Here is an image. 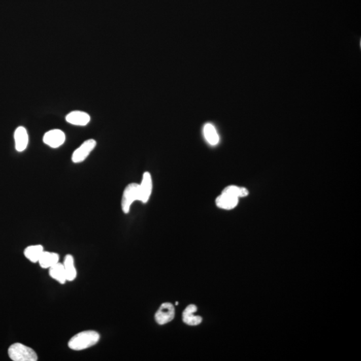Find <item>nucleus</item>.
<instances>
[{"label": "nucleus", "mask_w": 361, "mask_h": 361, "mask_svg": "<svg viewBox=\"0 0 361 361\" xmlns=\"http://www.w3.org/2000/svg\"><path fill=\"white\" fill-rule=\"evenodd\" d=\"M99 340L100 335L96 331H83L72 337L69 342V347L75 350H84L96 345Z\"/></svg>", "instance_id": "nucleus-1"}, {"label": "nucleus", "mask_w": 361, "mask_h": 361, "mask_svg": "<svg viewBox=\"0 0 361 361\" xmlns=\"http://www.w3.org/2000/svg\"><path fill=\"white\" fill-rule=\"evenodd\" d=\"M8 354L14 361H37L38 356L35 350L21 343H15L9 348Z\"/></svg>", "instance_id": "nucleus-2"}, {"label": "nucleus", "mask_w": 361, "mask_h": 361, "mask_svg": "<svg viewBox=\"0 0 361 361\" xmlns=\"http://www.w3.org/2000/svg\"><path fill=\"white\" fill-rule=\"evenodd\" d=\"M139 184L130 183L125 187L122 194L121 207L124 214H128L130 206L135 201H139Z\"/></svg>", "instance_id": "nucleus-3"}, {"label": "nucleus", "mask_w": 361, "mask_h": 361, "mask_svg": "<svg viewBox=\"0 0 361 361\" xmlns=\"http://www.w3.org/2000/svg\"><path fill=\"white\" fill-rule=\"evenodd\" d=\"M96 146V141L94 139H88L84 141L79 148L74 151L72 155V160L75 163H80L85 160L90 153Z\"/></svg>", "instance_id": "nucleus-4"}, {"label": "nucleus", "mask_w": 361, "mask_h": 361, "mask_svg": "<svg viewBox=\"0 0 361 361\" xmlns=\"http://www.w3.org/2000/svg\"><path fill=\"white\" fill-rule=\"evenodd\" d=\"M66 141V135L60 129L50 130L46 132L43 137L44 144L53 149L62 146Z\"/></svg>", "instance_id": "nucleus-5"}, {"label": "nucleus", "mask_w": 361, "mask_h": 361, "mask_svg": "<svg viewBox=\"0 0 361 361\" xmlns=\"http://www.w3.org/2000/svg\"><path fill=\"white\" fill-rule=\"evenodd\" d=\"M175 317L174 306L171 303H163L156 312V322L160 325L168 324L172 322Z\"/></svg>", "instance_id": "nucleus-6"}, {"label": "nucleus", "mask_w": 361, "mask_h": 361, "mask_svg": "<svg viewBox=\"0 0 361 361\" xmlns=\"http://www.w3.org/2000/svg\"><path fill=\"white\" fill-rule=\"evenodd\" d=\"M153 190V181L149 172H145L143 175L141 184H139V200L140 202L147 203L149 200Z\"/></svg>", "instance_id": "nucleus-7"}, {"label": "nucleus", "mask_w": 361, "mask_h": 361, "mask_svg": "<svg viewBox=\"0 0 361 361\" xmlns=\"http://www.w3.org/2000/svg\"><path fill=\"white\" fill-rule=\"evenodd\" d=\"M15 146L17 151L22 152L26 149L29 143V136L26 128L18 126L14 133Z\"/></svg>", "instance_id": "nucleus-8"}, {"label": "nucleus", "mask_w": 361, "mask_h": 361, "mask_svg": "<svg viewBox=\"0 0 361 361\" xmlns=\"http://www.w3.org/2000/svg\"><path fill=\"white\" fill-rule=\"evenodd\" d=\"M66 120L69 123L77 126H86L89 123L90 115L85 112L75 111L68 114Z\"/></svg>", "instance_id": "nucleus-9"}, {"label": "nucleus", "mask_w": 361, "mask_h": 361, "mask_svg": "<svg viewBox=\"0 0 361 361\" xmlns=\"http://www.w3.org/2000/svg\"><path fill=\"white\" fill-rule=\"evenodd\" d=\"M198 308L195 305H190L185 308L183 312V321L189 326H198L202 323V318L200 316L195 315Z\"/></svg>", "instance_id": "nucleus-10"}, {"label": "nucleus", "mask_w": 361, "mask_h": 361, "mask_svg": "<svg viewBox=\"0 0 361 361\" xmlns=\"http://www.w3.org/2000/svg\"><path fill=\"white\" fill-rule=\"evenodd\" d=\"M239 198L227 194L221 193L215 200V204L219 208L225 210H231L235 208L238 204Z\"/></svg>", "instance_id": "nucleus-11"}, {"label": "nucleus", "mask_w": 361, "mask_h": 361, "mask_svg": "<svg viewBox=\"0 0 361 361\" xmlns=\"http://www.w3.org/2000/svg\"><path fill=\"white\" fill-rule=\"evenodd\" d=\"M49 274L53 279L58 281L60 284L67 282L66 272L63 264L57 263L53 267L49 268Z\"/></svg>", "instance_id": "nucleus-12"}, {"label": "nucleus", "mask_w": 361, "mask_h": 361, "mask_svg": "<svg viewBox=\"0 0 361 361\" xmlns=\"http://www.w3.org/2000/svg\"><path fill=\"white\" fill-rule=\"evenodd\" d=\"M44 248L41 245H35L27 247L24 250V255L31 262H39L40 257L43 254Z\"/></svg>", "instance_id": "nucleus-13"}, {"label": "nucleus", "mask_w": 361, "mask_h": 361, "mask_svg": "<svg viewBox=\"0 0 361 361\" xmlns=\"http://www.w3.org/2000/svg\"><path fill=\"white\" fill-rule=\"evenodd\" d=\"M204 134L205 138L208 141L209 144L215 146L218 144L219 137L215 126L211 123L205 124L204 128Z\"/></svg>", "instance_id": "nucleus-14"}, {"label": "nucleus", "mask_w": 361, "mask_h": 361, "mask_svg": "<svg viewBox=\"0 0 361 361\" xmlns=\"http://www.w3.org/2000/svg\"><path fill=\"white\" fill-rule=\"evenodd\" d=\"M59 255L56 253L44 252L39 259V262L42 268H50L58 263Z\"/></svg>", "instance_id": "nucleus-15"}, {"label": "nucleus", "mask_w": 361, "mask_h": 361, "mask_svg": "<svg viewBox=\"0 0 361 361\" xmlns=\"http://www.w3.org/2000/svg\"><path fill=\"white\" fill-rule=\"evenodd\" d=\"M65 272H66L67 281H73L77 277V270L75 266L74 257L71 255H67L65 257L64 264Z\"/></svg>", "instance_id": "nucleus-16"}, {"label": "nucleus", "mask_w": 361, "mask_h": 361, "mask_svg": "<svg viewBox=\"0 0 361 361\" xmlns=\"http://www.w3.org/2000/svg\"><path fill=\"white\" fill-rule=\"evenodd\" d=\"M221 193L239 198L246 197L249 194V191L245 187H240L236 186V185H229V186L225 187Z\"/></svg>", "instance_id": "nucleus-17"}, {"label": "nucleus", "mask_w": 361, "mask_h": 361, "mask_svg": "<svg viewBox=\"0 0 361 361\" xmlns=\"http://www.w3.org/2000/svg\"><path fill=\"white\" fill-rule=\"evenodd\" d=\"M175 305H178V303H177H177H175Z\"/></svg>", "instance_id": "nucleus-18"}]
</instances>
